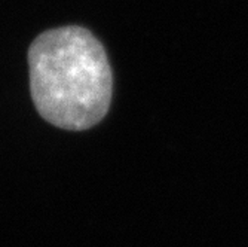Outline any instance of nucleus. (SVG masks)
Here are the masks:
<instances>
[{"label":"nucleus","mask_w":248,"mask_h":247,"mask_svg":"<svg viewBox=\"0 0 248 247\" xmlns=\"http://www.w3.org/2000/svg\"><path fill=\"white\" fill-rule=\"evenodd\" d=\"M29 67L33 103L45 121L83 131L107 115L113 75L104 47L88 29L42 33L30 45Z\"/></svg>","instance_id":"1"}]
</instances>
